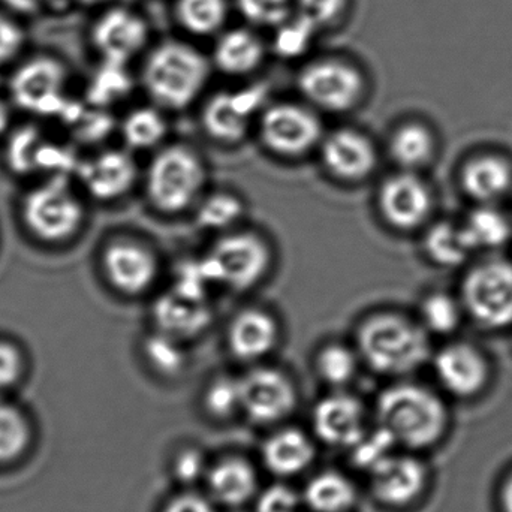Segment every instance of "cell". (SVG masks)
I'll return each instance as SVG.
<instances>
[{
	"mask_svg": "<svg viewBox=\"0 0 512 512\" xmlns=\"http://www.w3.org/2000/svg\"><path fill=\"white\" fill-rule=\"evenodd\" d=\"M149 33V26L140 14L117 6L96 21L92 38L102 60L126 65L146 48Z\"/></svg>",
	"mask_w": 512,
	"mask_h": 512,
	"instance_id": "cell-15",
	"label": "cell"
},
{
	"mask_svg": "<svg viewBox=\"0 0 512 512\" xmlns=\"http://www.w3.org/2000/svg\"><path fill=\"white\" fill-rule=\"evenodd\" d=\"M23 216L38 239L63 242L80 227L83 209L65 183L50 182L27 195Z\"/></svg>",
	"mask_w": 512,
	"mask_h": 512,
	"instance_id": "cell-10",
	"label": "cell"
},
{
	"mask_svg": "<svg viewBox=\"0 0 512 512\" xmlns=\"http://www.w3.org/2000/svg\"><path fill=\"white\" fill-rule=\"evenodd\" d=\"M379 426L397 444L426 448L441 438L447 424L444 403L429 388L418 384H396L382 391L376 402Z\"/></svg>",
	"mask_w": 512,
	"mask_h": 512,
	"instance_id": "cell-3",
	"label": "cell"
},
{
	"mask_svg": "<svg viewBox=\"0 0 512 512\" xmlns=\"http://www.w3.org/2000/svg\"><path fill=\"white\" fill-rule=\"evenodd\" d=\"M355 348L363 363L384 376L408 375L430 355L426 328L396 312L367 316L358 327Z\"/></svg>",
	"mask_w": 512,
	"mask_h": 512,
	"instance_id": "cell-1",
	"label": "cell"
},
{
	"mask_svg": "<svg viewBox=\"0 0 512 512\" xmlns=\"http://www.w3.org/2000/svg\"><path fill=\"white\" fill-rule=\"evenodd\" d=\"M83 3H89V5H95V3L107 2V0H80Z\"/></svg>",
	"mask_w": 512,
	"mask_h": 512,
	"instance_id": "cell-53",
	"label": "cell"
},
{
	"mask_svg": "<svg viewBox=\"0 0 512 512\" xmlns=\"http://www.w3.org/2000/svg\"><path fill=\"white\" fill-rule=\"evenodd\" d=\"M206 471L204 466V457L201 453L195 450L183 451L176 460V475L182 481L186 483H192V481L200 478L201 475Z\"/></svg>",
	"mask_w": 512,
	"mask_h": 512,
	"instance_id": "cell-48",
	"label": "cell"
},
{
	"mask_svg": "<svg viewBox=\"0 0 512 512\" xmlns=\"http://www.w3.org/2000/svg\"><path fill=\"white\" fill-rule=\"evenodd\" d=\"M168 125L161 108L141 107L123 120L122 135L132 149L149 150L167 137Z\"/></svg>",
	"mask_w": 512,
	"mask_h": 512,
	"instance_id": "cell-33",
	"label": "cell"
},
{
	"mask_svg": "<svg viewBox=\"0 0 512 512\" xmlns=\"http://www.w3.org/2000/svg\"><path fill=\"white\" fill-rule=\"evenodd\" d=\"M29 426L20 411L0 400V462L15 459L26 450Z\"/></svg>",
	"mask_w": 512,
	"mask_h": 512,
	"instance_id": "cell-38",
	"label": "cell"
},
{
	"mask_svg": "<svg viewBox=\"0 0 512 512\" xmlns=\"http://www.w3.org/2000/svg\"><path fill=\"white\" fill-rule=\"evenodd\" d=\"M327 173L342 183H360L375 173L378 150L364 132L339 128L324 135L318 147Z\"/></svg>",
	"mask_w": 512,
	"mask_h": 512,
	"instance_id": "cell-13",
	"label": "cell"
},
{
	"mask_svg": "<svg viewBox=\"0 0 512 512\" xmlns=\"http://www.w3.org/2000/svg\"><path fill=\"white\" fill-rule=\"evenodd\" d=\"M264 59V41L248 27H236L221 33L213 47V65L222 74L230 77H246L252 74L262 65Z\"/></svg>",
	"mask_w": 512,
	"mask_h": 512,
	"instance_id": "cell-23",
	"label": "cell"
},
{
	"mask_svg": "<svg viewBox=\"0 0 512 512\" xmlns=\"http://www.w3.org/2000/svg\"><path fill=\"white\" fill-rule=\"evenodd\" d=\"M256 126L265 149L283 159L309 155L318 149L324 138V128L315 108L294 102L267 105Z\"/></svg>",
	"mask_w": 512,
	"mask_h": 512,
	"instance_id": "cell-7",
	"label": "cell"
},
{
	"mask_svg": "<svg viewBox=\"0 0 512 512\" xmlns=\"http://www.w3.org/2000/svg\"><path fill=\"white\" fill-rule=\"evenodd\" d=\"M348 5L349 0H295L294 12L321 30L339 23Z\"/></svg>",
	"mask_w": 512,
	"mask_h": 512,
	"instance_id": "cell-43",
	"label": "cell"
},
{
	"mask_svg": "<svg viewBox=\"0 0 512 512\" xmlns=\"http://www.w3.org/2000/svg\"><path fill=\"white\" fill-rule=\"evenodd\" d=\"M245 213V201L239 195L218 191L201 197L195 206V221L201 230L225 234L236 230Z\"/></svg>",
	"mask_w": 512,
	"mask_h": 512,
	"instance_id": "cell-29",
	"label": "cell"
},
{
	"mask_svg": "<svg viewBox=\"0 0 512 512\" xmlns=\"http://www.w3.org/2000/svg\"><path fill=\"white\" fill-rule=\"evenodd\" d=\"M12 11L20 12V14H33L39 11L47 0H2Z\"/></svg>",
	"mask_w": 512,
	"mask_h": 512,
	"instance_id": "cell-50",
	"label": "cell"
},
{
	"mask_svg": "<svg viewBox=\"0 0 512 512\" xmlns=\"http://www.w3.org/2000/svg\"><path fill=\"white\" fill-rule=\"evenodd\" d=\"M465 194L481 206H490L510 192L512 167L507 159L483 155L466 162L460 176Z\"/></svg>",
	"mask_w": 512,
	"mask_h": 512,
	"instance_id": "cell-24",
	"label": "cell"
},
{
	"mask_svg": "<svg viewBox=\"0 0 512 512\" xmlns=\"http://www.w3.org/2000/svg\"><path fill=\"white\" fill-rule=\"evenodd\" d=\"M363 405L349 394L336 393L319 400L313 409L312 423L316 435L333 447L352 448L366 435Z\"/></svg>",
	"mask_w": 512,
	"mask_h": 512,
	"instance_id": "cell-17",
	"label": "cell"
},
{
	"mask_svg": "<svg viewBox=\"0 0 512 512\" xmlns=\"http://www.w3.org/2000/svg\"><path fill=\"white\" fill-rule=\"evenodd\" d=\"M144 357L153 370L164 376H176L185 369L186 351L182 340L156 330L143 345Z\"/></svg>",
	"mask_w": 512,
	"mask_h": 512,
	"instance_id": "cell-35",
	"label": "cell"
},
{
	"mask_svg": "<svg viewBox=\"0 0 512 512\" xmlns=\"http://www.w3.org/2000/svg\"><path fill=\"white\" fill-rule=\"evenodd\" d=\"M210 74L212 62L194 45L164 41L147 56L141 80L161 110L182 111L204 92Z\"/></svg>",
	"mask_w": 512,
	"mask_h": 512,
	"instance_id": "cell-2",
	"label": "cell"
},
{
	"mask_svg": "<svg viewBox=\"0 0 512 512\" xmlns=\"http://www.w3.org/2000/svg\"><path fill=\"white\" fill-rule=\"evenodd\" d=\"M369 474L373 495L390 507L411 504L426 486V469L414 457L391 454Z\"/></svg>",
	"mask_w": 512,
	"mask_h": 512,
	"instance_id": "cell-20",
	"label": "cell"
},
{
	"mask_svg": "<svg viewBox=\"0 0 512 512\" xmlns=\"http://www.w3.org/2000/svg\"><path fill=\"white\" fill-rule=\"evenodd\" d=\"M21 373V357L14 346L0 343V390L11 387Z\"/></svg>",
	"mask_w": 512,
	"mask_h": 512,
	"instance_id": "cell-47",
	"label": "cell"
},
{
	"mask_svg": "<svg viewBox=\"0 0 512 512\" xmlns=\"http://www.w3.org/2000/svg\"><path fill=\"white\" fill-rule=\"evenodd\" d=\"M204 406L213 417L218 418H228L242 411L239 378L218 376L213 379L204 393Z\"/></svg>",
	"mask_w": 512,
	"mask_h": 512,
	"instance_id": "cell-39",
	"label": "cell"
},
{
	"mask_svg": "<svg viewBox=\"0 0 512 512\" xmlns=\"http://www.w3.org/2000/svg\"><path fill=\"white\" fill-rule=\"evenodd\" d=\"M268 87L252 84L237 90L216 93L204 105L201 113L204 131L218 143H240L248 137L267 107Z\"/></svg>",
	"mask_w": 512,
	"mask_h": 512,
	"instance_id": "cell-9",
	"label": "cell"
},
{
	"mask_svg": "<svg viewBox=\"0 0 512 512\" xmlns=\"http://www.w3.org/2000/svg\"><path fill=\"white\" fill-rule=\"evenodd\" d=\"M318 32V27L294 12L288 20L276 27L271 47L280 59H297L309 50Z\"/></svg>",
	"mask_w": 512,
	"mask_h": 512,
	"instance_id": "cell-37",
	"label": "cell"
},
{
	"mask_svg": "<svg viewBox=\"0 0 512 512\" xmlns=\"http://www.w3.org/2000/svg\"><path fill=\"white\" fill-rule=\"evenodd\" d=\"M297 87L315 110L343 114L354 110L366 96L363 72L342 57H321L298 72Z\"/></svg>",
	"mask_w": 512,
	"mask_h": 512,
	"instance_id": "cell-6",
	"label": "cell"
},
{
	"mask_svg": "<svg viewBox=\"0 0 512 512\" xmlns=\"http://www.w3.org/2000/svg\"><path fill=\"white\" fill-rule=\"evenodd\" d=\"M505 512H512V477L504 487V495H502Z\"/></svg>",
	"mask_w": 512,
	"mask_h": 512,
	"instance_id": "cell-51",
	"label": "cell"
},
{
	"mask_svg": "<svg viewBox=\"0 0 512 512\" xmlns=\"http://www.w3.org/2000/svg\"><path fill=\"white\" fill-rule=\"evenodd\" d=\"M298 498L294 492L282 486H274L265 490L258 499V512H295Z\"/></svg>",
	"mask_w": 512,
	"mask_h": 512,
	"instance_id": "cell-45",
	"label": "cell"
},
{
	"mask_svg": "<svg viewBox=\"0 0 512 512\" xmlns=\"http://www.w3.org/2000/svg\"><path fill=\"white\" fill-rule=\"evenodd\" d=\"M23 45V32L20 27L11 20L0 14V63L8 62L12 57L17 56Z\"/></svg>",
	"mask_w": 512,
	"mask_h": 512,
	"instance_id": "cell-46",
	"label": "cell"
},
{
	"mask_svg": "<svg viewBox=\"0 0 512 512\" xmlns=\"http://www.w3.org/2000/svg\"><path fill=\"white\" fill-rule=\"evenodd\" d=\"M65 81L62 63L50 57H36L24 63L12 77V98L24 110L56 113L65 107Z\"/></svg>",
	"mask_w": 512,
	"mask_h": 512,
	"instance_id": "cell-14",
	"label": "cell"
},
{
	"mask_svg": "<svg viewBox=\"0 0 512 512\" xmlns=\"http://www.w3.org/2000/svg\"><path fill=\"white\" fill-rule=\"evenodd\" d=\"M360 361L357 348L346 343L331 342L322 346L316 354V372L331 387H343L357 375Z\"/></svg>",
	"mask_w": 512,
	"mask_h": 512,
	"instance_id": "cell-34",
	"label": "cell"
},
{
	"mask_svg": "<svg viewBox=\"0 0 512 512\" xmlns=\"http://www.w3.org/2000/svg\"><path fill=\"white\" fill-rule=\"evenodd\" d=\"M203 159L182 144L159 150L146 173V194L150 204L164 215H180L197 206L206 188Z\"/></svg>",
	"mask_w": 512,
	"mask_h": 512,
	"instance_id": "cell-4",
	"label": "cell"
},
{
	"mask_svg": "<svg viewBox=\"0 0 512 512\" xmlns=\"http://www.w3.org/2000/svg\"><path fill=\"white\" fill-rule=\"evenodd\" d=\"M424 251L441 267H459L471 255L472 248L466 240L462 225L439 222L424 237Z\"/></svg>",
	"mask_w": 512,
	"mask_h": 512,
	"instance_id": "cell-31",
	"label": "cell"
},
{
	"mask_svg": "<svg viewBox=\"0 0 512 512\" xmlns=\"http://www.w3.org/2000/svg\"><path fill=\"white\" fill-rule=\"evenodd\" d=\"M125 66V63L104 60L92 84V96L96 101L110 102L128 93L132 81Z\"/></svg>",
	"mask_w": 512,
	"mask_h": 512,
	"instance_id": "cell-41",
	"label": "cell"
},
{
	"mask_svg": "<svg viewBox=\"0 0 512 512\" xmlns=\"http://www.w3.org/2000/svg\"><path fill=\"white\" fill-rule=\"evenodd\" d=\"M104 270L117 291L141 295L155 285L159 262L147 246L122 240L108 246L104 254Z\"/></svg>",
	"mask_w": 512,
	"mask_h": 512,
	"instance_id": "cell-16",
	"label": "cell"
},
{
	"mask_svg": "<svg viewBox=\"0 0 512 512\" xmlns=\"http://www.w3.org/2000/svg\"><path fill=\"white\" fill-rule=\"evenodd\" d=\"M357 499L354 484L339 472L316 475L304 490V502L313 512H345Z\"/></svg>",
	"mask_w": 512,
	"mask_h": 512,
	"instance_id": "cell-28",
	"label": "cell"
},
{
	"mask_svg": "<svg viewBox=\"0 0 512 512\" xmlns=\"http://www.w3.org/2000/svg\"><path fill=\"white\" fill-rule=\"evenodd\" d=\"M396 444V439L384 427L379 426V429L373 433L366 432L360 442L351 448L352 457L360 468L370 471L379 462L393 454L391 451Z\"/></svg>",
	"mask_w": 512,
	"mask_h": 512,
	"instance_id": "cell-42",
	"label": "cell"
},
{
	"mask_svg": "<svg viewBox=\"0 0 512 512\" xmlns=\"http://www.w3.org/2000/svg\"><path fill=\"white\" fill-rule=\"evenodd\" d=\"M462 313V301L444 292H433L421 303V325L430 333L451 334L459 327Z\"/></svg>",
	"mask_w": 512,
	"mask_h": 512,
	"instance_id": "cell-36",
	"label": "cell"
},
{
	"mask_svg": "<svg viewBox=\"0 0 512 512\" xmlns=\"http://www.w3.org/2000/svg\"><path fill=\"white\" fill-rule=\"evenodd\" d=\"M152 316L156 330L185 342L210 327L213 310L210 300L188 297L170 288L153 304Z\"/></svg>",
	"mask_w": 512,
	"mask_h": 512,
	"instance_id": "cell-21",
	"label": "cell"
},
{
	"mask_svg": "<svg viewBox=\"0 0 512 512\" xmlns=\"http://www.w3.org/2000/svg\"><path fill=\"white\" fill-rule=\"evenodd\" d=\"M44 144L39 140L38 134L32 129L20 132L14 138L11 146V162L18 171H30L38 162H41Z\"/></svg>",
	"mask_w": 512,
	"mask_h": 512,
	"instance_id": "cell-44",
	"label": "cell"
},
{
	"mask_svg": "<svg viewBox=\"0 0 512 512\" xmlns=\"http://www.w3.org/2000/svg\"><path fill=\"white\" fill-rule=\"evenodd\" d=\"M463 310L481 327L512 325V262L490 259L471 268L462 283Z\"/></svg>",
	"mask_w": 512,
	"mask_h": 512,
	"instance_id": "cell-8",
	"label": "cell"
},
{
	"mask_svg": "<svg viewBox=\"0 0 512 512\" xmlns=\"http://www.w3.org/2000/svg\"><path fill=\"white\" fill-rule=\"evenodd\" d=\"M9 123V113L8 108L0 102V135L5 132V129L8 128Z\"/></svg>",
	"mask_w": 512,
	"mask_h": 512,
	"instance_id": "cell-52",
	"label": "cell"
},
{
	"mask_svg": "<svg viewBox=\"0 0 512 512\" xmlns=\"http://www.w3.org/2000/svg\"><path fill=\"white\" fill-rule=\"evenodd\" d=\"M279 322L267 310L248 307L240 310L227 330L228 351L242 363H258L276 349Z\"/></svg>",
	"mask_w": 512,
	"mask_h": 512,
	"instance_id": "cell-18",
	"label": "cell"
},
{
	"mask_svg": "<svg viewBox=\"0 0 512 512\" xmlns=\"http://www.w3.org/2000/svg\"><path fill=\"white\" fill-rule=\"evenodd\" d=\"M81 179L87 191L98 200L110 201L131 191L137 180V164L122 150H110L80 168Z\"/></svg>",
	"mask_w": 512,
	"mask_h": 512,
	"instance_id": "cell-22",
	"label": "cell"
},
{
	"mask_svg": "<svg viewBox=\"0 0 512 512\" xmlns=\"http://www.w3.org/2000/svg\"><path fill=\"white\" fill-rule=\"evenodd\" d=\"M462 228L472 251L501 248L511 236L510 222L492 206L478 207L468 216Z\"/></svg>",
	"mask_w": 512,
	"mask_h": 512,
	"instance_id": "cell-32",
	"label": "cell"
},
{
	"mask_svg": "<svg viewBox=\"0 0 512 512\" xmlns=\"http://www.w3.org/2000/svg\"><path fill=\"white\" fill-rule=\"evenodd\" d=\"M203 258L216 286L245 292L267 276L273 254L258 234L233 230L222 234Z\"/></svg>",
	"mask_w": 512,
	"mask_h": 512,
	"instance_id": "cell-5",
	"label": "cell"
},
{
	"mask_svg": "<svg viewBox=\"0 0 512 512\" xmlns=\"http://www.w3.org/2000/svg\"><path fill=\"white\" fill-rule=\"evenodd\" d=\"M388 152L400 170L417 173L435 158L436 140L427 126L409 122L393 132Z\"/></svg>",
	"mask_w": 512,
	"mask_h": 512,
	"instance_id": "cell-27",
	"label": "cell"
},
{
	"mask_svg": "<svg viewBox=\"0 0 512 512\" xmlns=\"http://www.w3.org/2000/svg\"><path fill=\"white\" fill-rule=\"evenodd\" d=\"M242 411L258 424L276 423L291 414L297 393L291 379L273 367H254L239 378Z\"/></svg>",
	"mask_w": 512,
	"mask_h": 512,
	"instance_id": "cell-12",
	"label": "cell"
},
{
	"mask_svg": "<svg viewBox=\"0 0 512 512\" xmlns=\"http://www.w3.org/2000/svg\"><path fill=\"white\" fill-rule=\"evenodd\" d=\"M237 8L248 23L256 27H274L294 14L295 0H236Z\"/></svg>",
	"mask_w": 512,
	"mask_h": 512,
	"instance_id": "cell-40",
	"label": "cell"
},
{
	"mask_svg": "<svg viewBox=\"0 0 512 512\" xmlns=\"http://www.w3.org/2000/svg\"><path fill=\"white\" fill-rule=\"evenodd\" d=\"M435 373L445 390L454 396L472 397L489 381L486 357L469 343H451L436 355Z\"/></svg>",
	"mask_w": 512,
	"mask_h": 512,
	"instance_id": "cell-19",
	"label": "cell"
},
{
	"mask_svg": "<svg viewBox=\"0 0 512 512\" xmlns=\"http://www.w3.org/2000/svg\"><path fill=\"white\" fill-rule=\"evenodd\" d=\"M315 447L312 441L297 429L274 433L262 447V460L268 471L280 477L300 474L312 463Z\"/></svg>",
	"mask_w": 512,
	"mask_h": 512,
	"instance_id": "cell-25",
	"label": "cell"
},
{
	"mask_svg": "<svg viewBox=\"0 0 512 512\" xmlns=\"http://www.w3.org/2000/svg\"><path fill=\"white\" fill-rule=\"evenodd\" d=\"M382 219L397 231L423 227L433 209V195L427 183L412 171H400L384 180L378 192Z\"/></svg>",
	"mask_w": 512,
	"mask_h": 512,
	"instance_id": "cell-11",
	"label": "cell"
},
{
	"mask_svg": "<svg viewBox=\"0 0 512 512\" xmlns=\"http://www.w3.org/2000/svg\"><path fill=\"white\" fill-rule=\"evenodd\" d=\"M228 0H176L180 26L195 36H212L227 23Z\"/></svg>",
	"mask_w": 512,
	"mask_h": 512,
	"instance_id": "cell-30",
	"label": "cell"
},
{
	"mask_svg": "<svg viewBox=\"0 0 512 512\" xmlns=\"http://www.w3.org/2000/svg\"><path fill=\"white\" fill-rule=\"evenodd\" d=\"M258 478L254 466L240 457H228L209 472L212 495L228 507H239L254 498Z\"/></svg>",
	"mask_w": 512,
	"mask_h": 512,
	"instance_id": "cell-26",
	"label": "cell"
},
{
	"mask_svg": "<svg viewBox=\"0 0 512 512\" xmlns=\"http://www.w3.org/2000/svg\"><path fill=\"white\" fill-rule=\"evenodd\" d=\"M164 512H215V508L203 496L185 493V495L174 498L165 507Z\"/></svg>",
	"mask_w": 512,
	"mask_h": 512,
	"instance_id": "cell-49",
	"label": "cell"
}]
</instances>
